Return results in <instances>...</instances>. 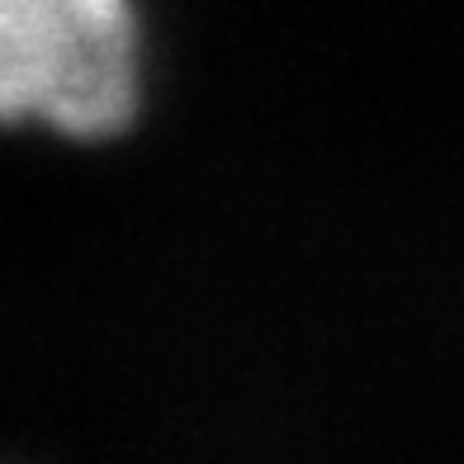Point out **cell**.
<instances>
[{
	"instance_id": "obj_1",
	"label": "cell",
	"mask_w": 464,
	"mask_h": 464,
	"mask_svg": "<svg viewBox=\"0 0 464 464\" xmlns=\"http://www.w3.org/2000/svg\"><path fill=\"white\" fill-rule=\"evenodd\" d=\"M0 110L62 138H110L138 110L133 0H0Z\"/></svg>"
}]
</instances>
